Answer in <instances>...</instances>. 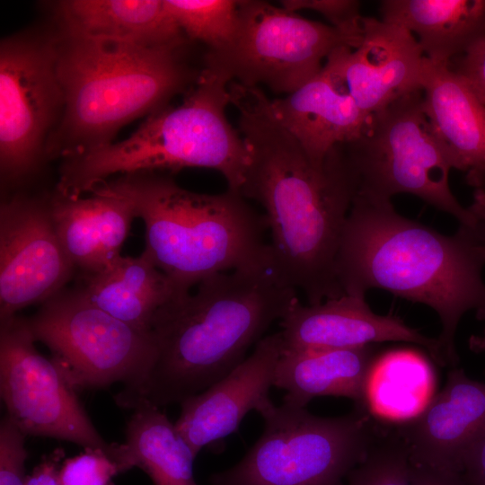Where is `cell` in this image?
<instances>
[{"label":"cell","mask_w":485,"mask_h":485,"mask_svg":"<svg viewBox=\"0 0 485 485\" xmlns=\"http://www.w3.org/2000/svg\"><path fill=\"white\" fill-rule=\"evenodd\" d=\"M25 434L8 417L0 424V485H27Z\"/></svg>","instance_id":"obj_31"},{"label":"cell","mask_w":485,"mask_h":485,"mask_svg":"<svg viewBox=\"0 0 485 485\" xmlns=\"http://www.w3.org/2000/svg\"><path fill=\"white\" fill-rule=\"evenodd\" d=\"M339 48L313 78L286 97L271 100L278 120L317 164L336 146L359 138L371 117L358 108L346 86Z\"/></svg>","instance_id":"obj_18"},{"label":"cell","mask_w":485,"mask_h":485,"mask_svg":"<svg viewBox=\"0 0 485 485\" xmlns=\"http://www.w3.org/2000/svg\"><path fill=\"white\" fill-rule=\"evenodd\" d=\"M410 466L407 446L396 429L382 431L345 485H411Z\"/></svg>","instance_id":"obj_28"},{"label":"cell","mask_w":485,"mask_h":485,"mask_svg":"<svg viewBox=\"0 0 485 485\" xmlns=\"http://www.w3.org/2000/svg\"><path fill=\"white\" fill-rule=\"evenodd\" d=\"M257 412L263 431L234 466L210 485H345L383 431L366 407L320 417L305 407L270 400Z\"/></svg>","instance_id":"obj_7"},{"label":"cell","mask_w":485,"mask_h":485,"mask_svg":"<svg viewBox=\"0 0 485 485\" xmlns=\"http://www.w3.org/2000/svg\"><path fill=\"white\" fill-rule=\"evenodd\" d=\"M165 5L190 40L207 46V51H220L233 40L238 24L235 0H164Z\"/></svg>","instance_id":"obj_27"},{"label":"cell","mask_w":485,"mask_h":485,"mask_svg":"<svg viewBox=\"0 0 485 485\" xmlns=\"http://www.w3.org/2000/svg\"><path fill=\"white\" fill-rule=\"evenodd\" d=\"M203 66L182 102L147 116L128 138L62 161L57 192L79 198L116 174L212 169L239 191L249 163L246 144L229 122V84Z\"/></svg>","instance_id":"obj_6"},{"label":"cell","mask_w":485,"mask_h":485,"mask_svg":"<svg viewBox=\"0 0 485 485\" xmlns=\"http://www.w3.org/2000/svg\"><path fill=\"white\" fill-rule=\"evenodd\" d=\"M126 428V441L115 456L120 472L142 469L155 485H198L193 472L196 454L158 407L141 405Z\"/></svg>","instance_id":"obj_25"},{"label":"cell","mask_w":485,"mask_h":485,"mask_svg":"<svg viewBox=\"0 0 485 485\" xmlns=\"http://www.w3.org/2000/svg\"><path fill=\"white\" fill-rule=\"evenodd\" d=\"M462 476L466 485H485V436L466 457Z\"/></svg>","instance_id":"obj_33"},{"label":"cell","mask_w":485,"mask_h":485,"mask_svg":"<svg viewBox=\"0 0 485 485\" xmlns=\"http://www.w3.org/2000/svg\"><path fill=\"white\" fill-rule=\"evenodd\" d=\"M478 225L453 235L400 215L391 200L357 193L341 236L336 272L343 294L386 290L423 304L439 316L437 338L446 366L459 358L454 338L462 317L485 320V256Z\"/></svg>","instance_id":"obj_3"},{"label":"cell","mask_w":485,"mask_h":485,"mask_svg":"<svg viewBox=\"0 0 485 485\" xmlns=\"http://www.w3.org/2000/svg\"><path fill=\"white\" fill-rule=\"evenodd\" d=\"M56 36L17 34L0 46V172L2 183L31 175L44 155L47 135L63 113Z\"/></svg>","instance_id":"obj_11"},{"label":"cell","mask_w":485,"mask_h":485,"mask_svg":"<svg viewBox=\"0 0 485 485\" xmlns=\"http://www.w3.org/2000/svg\"><path fill=\"white\" fill-rule=\"evenodd\" d=\"M395 429L410 464L462 474L469 453L485 436V383L453 367L427 407Z\"/></svg>","instance_id":"obj_14"},{"label":"cell","mask_w":485,"mask_h":485,"mask_svg":"<svg viewBox=\"0 0 485 485\" xmlns=\"http://www.w3.org/2000/svg\"><path fill=\"white\" fill-rule=\"evenodd\" d=\"M282 349L279 331L263 337L232 372L181 403L175 426L196 455L235 432L247 413L270 400Z\"/></svg>","instance_id":"obj_17"},{"label":"cell","mask_w":485,"mask_h":485,"mask_svg":"<svg viewBox=\"0 0 485 485\" xmlns=\"http://www.w3.org/2000/svg\"><path fill=\"white\" fill-rule=\"evenodd\" d=\"M365 298L344 294L315 305L298 301L279 321L282 350L345 349L401 341L423 347L438 365L446 366L437 339L423 335L399 317L374 313Z\"/></svg>","instance_id":"obj_15"},{"label":"cell","mask_w":485,"mask_h":485,"mask_svg":"<svg viewBox=\"0 0 485 485\" xmlns=\"http://www.w3.org/2000/svg\"><path fill=\"white\" fill-rule=\"evenodd\" d=\"M435 371L420 353L394 349L377 357L365 389V406L380 420L403 423L417 417L435 395Z\"/></svg>","instance_id":"obj_26"},{"label":"cell","mask_w":485,"mask_h":485,"mask_svg":"<svg viewBox=\"0 0 485 485\" xmlns=\"http://www.w3.org/2000/svg\"><path fill=\"white\" fill-rule=\"evenodd\" d=\"M476 190H482L485 192V181L484 182L481 184V186L479 188V189H476Z\"/></svg>","instance_id":"obj_38"},{"label":"cell","mask_w":485,"mask_h":485,"mask_svg":"<svg viewBox=\"0 0 485 485\" xmlns=\"http://www.w3.org/2000/svg\"><path fill=\"white\" fill-rule=\"evenodd\" d=\"M75 267L57 236L49 198L15 195L0 207V322L63 290Z\"/></svg>","instance_id":"obj_13"},{"label":"cell","mask_w":485,"mask_h":485,"mask_svg":"<svg viewBox=\"0 0 485 485\" xmlns=\"http://www.w3.org/2000/svg\"><path fill=\"white\" fill-rule=\"evenodd\" d=\"M462 76L485 104V40L447 65Z\"/></svg>","instance_id":"obj_32"},{"label":"cell","mask_w":485,"mask_h":485,"mask_svg":"<svg viewBox=\"0 0 485 485\" xmlns=\"http://www.w3.org/2000/svg\"><path fill=\"white\" fill-rule=\"evenodd\" d=\"M62 31L147 47L187 44L164 0H66L56 4Z\"/></svg>","instance_id":"obj_21"},{"label":"cell","mask_w":485,"mask_h":485,"mask_svg":"<svg viewBox=\"0 0 485 485\" xmlns=\"http://www.w3.org/2000/svg\"><path fill=\"white\" fill-rule=\"evenodd\" d=\"M284 9L296 13L311 10L322 14L331 26L355 40L358 46L362 37V20L358 1L354 0H283Z\"/></svg>","instance_id":"obj_29"},{"label":"cell","mask_w":485,"mask_h":485,"mask_svg":"<svg viewBox=\"0 0 485 485\" xmlns=\"http://www.w3.org/2000/svg\"><path fill=\"white\" fill-rule=\"evenodd\" d=\"M155 313L154 360L117 403L127 409L181 403L221 380L246 357L269 327L297 303V290L273 260L213 275Z\"/></svg>","instance_id":"obj_2"},{"label":"cell","mask_w":485,"mask_h":485,"mask_svg":"<svg viewBox=\"0 0 485 485\" xmlns=\"http://www.w3.org/2000/svg\"><path fill=\"white\" fill-rule=\"evenodd\" d=\"M469 347L473 352L485 353V330L481 334L470 338Z\"/></svg>","instance_id":"obj_37"},{"label":"cell","mask_w":485,"mask_h":485,"mask_svg":"<svg viewBox=\"0 0 485 485\" xmlns=\"http://www.w3.org/2000/svg\"><path fill=\"white\" fill-rule=\"evenodd\" d=\"M35 341L26 319L14 315L0 322V392L7 416L26 436L69 441L114 460L118 445L101 437L75 387Z\"/></svg>","instance_id":"obj_12"},{"label":"cell","mask_w":485,"mask_h":485,"mask_svg":"<svg viewBox=\"0 0 485 485\" xmlns=\"http://www.w3.org/2000/svg\"><path fill=\"white\" fill-rule=\"evenodd\" d=\"M380 14L410 32L435 64L448 65L485 40V0H384Z\"/></svg>","instance_id":"obj_22"},{"label":"cell","mask_w":485,"mask_h":485,"mask_svg":"<svg viewBox=\"0 0 485 485\" xmlns=\"http://www.w3.org/2000/svg\"><path fill=\"white\" fill-rule=\"evenodd\" d=\"M469 209L478 220V226L482 239V251L485 256V192L475 190L473 200Z\"/></svg>","instance_id":"obj_36"},{"label":"cell","mask_w":485,"mask_h":485,"mask_svg":"<svg viewBox=\"0 0 485 485\" xmlns=\"http://www.w3.org/2000/svg\"><path fill=\"white\" fill-rule=\"evenodd\" d=\"M340 71L358 108L371 116L422 90L428 59L404 28L364 17L358 46L338 48Z\"/></svg>","instance_id":"obj_16"},{"label":"cell","mask_w":485,"mask_h":485,"mask_svg":"<svg viewBox=\"0 0 485 485\" xmlns=\"http://www.w3.org/2000/svg\"><path fill=\"white\" fill-rule=\"evenodd\" d=\"M36 341L75 387L137 384L150 367L155 346L150 331L128 324L89 302L76 288L61 290L26 319Z\"/></svg>","instance_id":"obj_10"},{"label":"cell","mask_w":485,"mask_h":485,"mask_svg":"<svg viewBox=\"0 0 485 485\" xmlns=\"http://www.w3.org/2000/svg\"><path fill=\"white\" fill-rule=\"evenodd\" d=\"M411 485H466L461 473L410 466Z\"/></svg>","instance_id":"obj_34"},{"label":"cell","mask_w":485,"mask_h":485,"mask_svg":"<svg viewBox=\"0 0 485 485\" xmlns=\"http://www.w3.org/2000/svg\"><path fill=\"white\" fill-rule=\"evenodd\" d=\"M249 163L239 192L264 209L273 262L309 305L343 294L336 261L358 180L344 145L321 164L276 118L260 87L229 84Z\"/></svg>","instance_id":"obj_1"},{"label":"cell","mask_w":485,"mask_h":485,"mask_svg":"<svg viewBox=\"0 0 485 485\" xmlns=\"http://www.w3.org/2000/svg\"><path fill=\"white\" fill-rule=\"evenodd\" d=\"M80 293L111 316L149 331L160 308L177 296L167 277L142 252L119 256L107 268L82 275Z\"/></svg>","instance_id":"obj_24"},{"label":"cell","mask_w":485,"mask_h":485,"mask_svg":"<svg viewBox=\"0 0 485 485\" xmlns=\"http://www.w3.org/2000/svg\"><path fill=\"white\" fill-rule=\"evenodd\" d=\"M60 452H56L54 456L40 464L28 477L27 485H62L57 469V462L62 454Z\"/></svg>","instance_id":"obj_35"},{"label":"cell","mask_w":485,"mask_h":485,"mask_svg":"<svg viewBox=\"0 0 485 485\" xmlns=\"http://www.w3.org/2000/svg\"><path fill=\"white\" fill-rule=\"evenodd\" d=\"M127 200L145 224L143 252L176 294L223 272L272 260L264 215L236 190L197 193L161 172H136L102 183Z\"/></svg>","instance_id":"obj_5"},{"label":"cell","mask_w":485,"mask_h":485,"mask_svg":"<svg viewBox=\"0 0 485 485\" xmlns=\"http://www.w3.org/2000/svg\"><path fill=\"white\" fill-rule=\"evenodd\" d=\"M344 147L358 180L357 193L389 200L414 195L460 225H478L450 189L453 167L424 111L422 90L371 115L360 137Z\"/></svg>","instance_id":"obj_8"},{"label":"cell","mask_w":485,"mask_h":485,"mask_svg":"<svg viewBox=\"0 0 485 485\" xmlns=\"http://www.w3.org/2000/svg\"><path fill=\"white\" fill-rule=\"evenodd\" d=\"M56 36L65 105L44 155L62 161L113 143L117 132L168 105L198 80L183 45L147 47L65 31Z\"/></svg>","instance_id":"obj_4"},{"label":"cell","mask_w":485,"mask_h":485,"mask_svg":"<svg viewBox=\"0 0 485 485\" xmlns=\"http://www.w3.org/2000/svg\"><path fill=\"white\" fill-rule=\"evenodd\" d=\"M377 357L375 345L345 349L282 350L274 386L283 402L305 407L313 398L340 396L365 406L367 377Z\"/></svg>","instance_id":"obj_23"},{"label":"cell","mask_w":485,"mask_h":485,"mask_svg":"<svg viewBox=\"0 0 485 485\" xmlns=\"http://www.w3.org/2000/svg\"><path fill=\"white\" fill-rule=\"evenodd\" d=\"M423 108L453 169L478 189L485 181V104L447 65L428 59Z\"/></svg>","instance_id":"obj_19"},{"label":"cell","mask_w":485,"mask_h":485,"mask_svg":"<svg viewBox=\"0 0 485 485\" xmlns=\"http://www.w3.org/2000/svg\"><path fill=\"white\" fill-rule=\"evenodd\" d=\"M357 47L339 29L260 0L238 4V24L232 42L220 51H206L203 66L230 82L277 93H292L322 68L339 47Z\"/></svg>","instance_id":"obj_9"},{"label":"cell","mask_w":485,"mask_h":485,"mask_svg":"<svg viewBox=\"0 0 485 485\" xmlns=\"http://www.w3.org/2000/svg\"><path fill=\"white\" fill-rule=\"evenodd\" d=\"M120 472L118 463L101 450H90L65 462L59 471L62 485H110Z\"/></svg>","instance_id":"obj_30"},{"label":"cell","mask_w":485,"mask_h":485,"mask_svg":"<svg viewBox=\"0 0 485 485\" xmlns=\"http://www.w3.org/2000/svg\"><path fill=\"white\" fill-rule=\"evenodd\" d=\"M90 193L87 198H68L56 192L49 198L60 242L83 274L98 272L121 256V246L136 218L130 204L104 185Z\"/></svg>","instance_id":"obj_20"}]
</instances>
